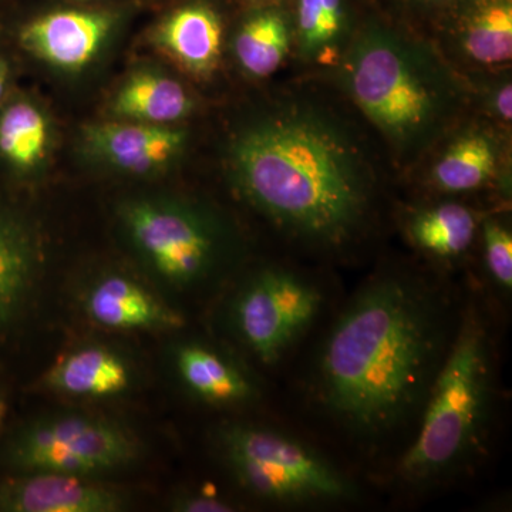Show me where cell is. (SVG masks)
<instances>
[{
    "label": "cell",
    "mask_w": 512,
    "mask_h": 512,
    "mask_svg": "<svg viewBox=\"0 0 512 512\" xmlns=\"http://www.w3.org/2000/svg\"><path fill=\"white\" fill-rule=\"evenodd\" d=\"M220 447L239 483L262 500L312 503L352 494V485L332 464L282 431L231 424L221 431Z\"/></svg>",
    "instance_id": "6"
},
{
    "label": "cell",
    "mask_w": 512,
    "mask_h": 512,
    "mask_svg": "<svg viewBox=\"0 0 512 512\" xmlns=\"http://www.w3.org/2000/svg\"><path fill=\"white\" fill-rule=\"evenodd\" d=\"M439 306L403 278H383L350 302L323 343L316 392L330 416L359 436L402 424L426 399L444 348Z\"/></svg>",
    "instance_id": "1"
},
{
    "label": "cell",
    "mask_w": 512,
    "mask_h": 512,
    "mask_svg": "<svg viewBox=\"0 0 512 512\" xmlns=\"http://www.w3.org/2000/svg\"><path fill=\"white\" fill-rule=\"evenodd\" d=\"M121 218L141 255L171 284H194L214 264V232L187 208L136 201L121 210Z\"/></svg>",
    "instance_id": "8"
},
{
    "label": "cell",
    "mask_w": 512,
    "mask_h": 512,
    "mask_svg": "<svg viewBox=\"0 0 512 512\" xmlns=\"http://www.w3.org/2000/svg\"><path fill=\"white\" fill-rule=\"evenodd\" d=\"M238 191L293 237L338 248L365 225L372 202L369 164L335 120L288 106L245 127L232 141Z\"/></svg>",
    "instance_id": "2"
},
{
    "label": "cell",
    "mask_w": 512,
    "mask_h": 512,
    "mask_svg": "<svg viewBox=\"0 0 512 512\" xmlns=\"http://www.w3.org/2000/svg\"><path fill=\"white\" fill-rule=\"evenodd\" d=\"M140 443L116 421L60 414L0 431V473L52 471L93 477L140 457Z\"/></svg>",
    "instance_id": "5"
},
{
    "label": "cell",
    "mask_w": 512,
    "mask_h": 512,
    "mask_svg": "<svg viewBox=\"0 0 512 512\" xmlns=\"http://www.w3.org/2000/svg\"><path fill=\"white\" fill-rule=\"evenodd\" d=\"M133 367L116 350L89 345L57 360L43 376L47 389L82 399H110L133 386Z\"/></svg>",
    "instance_id": "14"
},
{
    "label": "cell",
    "mask_w": 512,
    "mask_h": 512,
    "mask_svg": "<svg viewBox=\"0 0 512 512\" xmlns=\"http://www.w3.org/2000/svg\"><path fill=\"white\" fill-rule=\"evenodd\" d=\"M173 510L181 512H229L235 511V505L212 491H192L178 495Z\"/></svg>",
    "instance_id": "25"
},
{
    "label": "cell",
    "mask_w": 512,
    "mask_h": 512,
    "mask_svg": "<svg viewBox=\"0 0 512 512\" xmlns=\"http://www.w3.org/2000/svg\"><path fill=\"white\" fill-rule=\"evenodd\" d=\"M342 0H298V35L306 56L328 52L342 36Z\"/></svg>",
    "instance_id": "23"
},
{
    "label": "cell",
    "mask_w": 512,
    "mask_h": 512,
    "mask_svg": "<svg viewBox=\"0 0 512 512\" xmlns=\"http://www.w3.org/2000/svg\"><path fill=\"white\" fill-rule=\"evenodd\" d=\"M461 46L471 60L484 66L510 62L511 0H474L461 28Z\"/></svg>",
    "instance_id": "18"
},
{
    "label": "cell",
    "mask_w": 512,
    "mask_h": 512,
    "mask_svg": "<svg viewBox=\"0 0 512 512\" xmlns=\"http://www.w3.org/2000/svg\"><path fill=\"white\" fill-rule=\"evenodd\" d=\"M477 218L467 207L454 202L437 205L414 215L409 234L417 247L440 258L464 254L473 244Z\"/></svg>",
    "instance_id": "19"
},
{
    "label": "cell",
    "mask_w": 512,
    "mask_h": 512,
    "mask_svg": "<svg viewBox=\"0 0 512 512\" xmlns=\"http://www.w3.org/2000/svg\"><path fill=\"white\" fill-rule=\"evenodd\" d=\"M342 83L356 106L402 156L419 154L453 119V77L426 46L369 26L343 59Z\"/></svg>",
    "instance_id": "3"
},
{
    "label": "cell",
    "mask_w": 512,
    "mask_h": 512,
    "mask_svg": "<svg viewBox=\"0 0 512 512\" xmlns=\"http://www.w3.org/2000/svg\"><path fill=\"white\" fill-rule=\"evenodd\" d=\"M111 26L113 20L106 13L62 10L33 20L22 30L20 40L46 63L77 72L99 53Z\"/></svg>",
    "instance_id": "11"
},
{
    "label": "cell",
    "mask_w": 512,
    "mask_h": 512,
    "mask_svg": "<svg viewBox=\"0 0 512 512\" xmlns=\"http://www.w3.org/2000/svg\"><path fill=\"white\" fill-rule=\"evenodd\" d=\"M37 276V252L29 229L0 208V346L25 319Z\"/></svg>",
    "instance_id": "13"
},
{
    "label": "cell",
    "mask_w": 512,
    "mask_h": 512,
    "mask_svg": "<svg viewBox=\"0 0 512 512\" xmlns=\"http://www.w3.org/2000/svg\"><path fill=\"white\" fill-rule=\"evenodd\" d=\"M495 110L505 121L512 119V87L511 84H505L497 93V99L494 101Z\"/></svg>",
    "instance_id": "26"
},
{
    "label": "cell",
    "mask_w": 512,
    "mask_h": 512,
    "mask_svg": "<svg viewBox=\"0 0 512 512\" xmlns=\"http://www.w3.org/2000/svg\"><path fill=\"white\" fill-rule=\"evenodd\" d=\"M49 140V121L35 104L15 101L0 113V157L16 170L36 168Z\"/></svg>",
    "instance_id": "20"
},
{
    "label": "cell",
    "mask_w": 512,
    "mask_h": 512,
    "mask_svg": "<svg viewBox=\"0 0 512 512\" xmlns=\"http://www.w3.org/2000/svg\"><path fill=\"white\" fill-rule=\"evenodd\" d=\"M84 311L101 328L168 332L183 328L180 312L161 301L146 286L120 274L103 276L84 296Z\"/></svg>",
    "instance_id": "12"
},
{
    "label": "cell",
    "mask_w": 512,
    "mask_h": 512,
    "mask_svg": "<svg viewBox=\"0 0 512 512\" xmlns=\"http://www.w3.org/2000/svg\"><path fill=\"white\" fill-rule=\"evenodd\" d=\"M10 410L9 403V393L8 389H6L5 384L0 380V430L5 426L6 421H8Z\"/></svg>",
    "instance_id": "27"
},
{
    "label": "cell",
    "mask_w": 512,
    "mask_h": 512,
    "mask_svg": "<svg viewBox=\"0 0 512 512\" xmlns=\"http://www.w3.org/2000/svg\"><path fill=\"white\" fill-rule=\"evenodd\" d=\"M288 23L276 10L251 16L235 37V55L242 69L254 77L271 76L289 52Z\"/></svg>",
    "instance_id": "21"
},
{
    "label": "cell",
    "mask_w": 512,
    "mask_h": 512,
    "mask_svg": "<svg viewBox=\"0 0 512 512\" xmlns=\"http://www.w3.org/2000/svg\"><path fill=\"white\" fill-rule=\"evenodd\" d=\"M157 46L195 76H207L221 55L222 25L214 10L185 6L164 20L154 36Z\"/></svg>",
    "instance_id": "16"
},
{
    "label": "cell",
    "mask_w": 512,
    "mask_h": 512,
    "mask_svg": "<svg viewBox=\"0 0 512 512\" xmlns=\"http://www.w3.org/2000/svg\"><path fill=\"white\" fill-rule=\"evenodd\" d=\"M127 505L126 493L92 477L0 473V512H120Z\"/></svg>",
    "instance_id": "9"
},
{
    "label": "cell",
    "mask_w": 512,
    "mask_h": 512,
    "mask_svg": "<svg viewBox=\"0 0 512 512\" xmlns=\"http://www.w3.org/2000/svg\"><path fill=\"white\" fill-rule=\"evenodd\" d=\"M6 82H8V66H6L5 60L0 59V97L5 92Z\"/></svg>",
    "instance_id": "28"
},
{
    "label": "cell",
    "mask_w": 512,
    "mask_h": 512,
    "mask_svg": "<svg viewBox=\"0 0 512 512\" xmlns=\"http://www.w3.org/2000/svg\"><path fill=\"white\" fill-rule=\"evenodd\" d=\"M497 153L490 137L467 133L458 137L433 168L434 184L447 192L476 190L490 180Z\"/></svg>",
    "instance_id": "22"
},
{
    "label": "cell",
    "mask_w": 512,
    "mask_h": 512,
    "mask_svg": "<svg viewBox=\"0 0 512 512\" xmlns=\"http://www.w3.org/2000/svg\"><path fill=\"white\" fill-rule=\"evenodd\" d=\"M320 306L322 295L311 282L282 269H265L238 293L232 316L242 342L271 365L312 325Z\"/></svg>",
    "instance_id": "7"
},
{
    "label": "cell",
    "mask_w": 512,
    "mask_h": 512,
    "mask_svg": "<svg viewBox=\"0 0 512 512\" xmlns=\"http://www.w3.org/2000/svg\"><path fill=\"white\" fill-rule=\"evenodd\" d=\"M194 103L177 80L153 72L133 74L120 87L111 111L121 120L170 126L185 119Z\"/></svg>",
    "instance_id": "17"
},
{
    "label": "cell",
    "mask_w": 512,
    "mask_h": 512,
    "mask_svg": "<svg viewBox=\"0 0 512 512\" xmlns=\"http://www.w3.org/2000/svg\"><path fill=\"white\" fill-rule=\"evenodd\" d=\"M83 136L94 156L117 170L136 175L163 170L185 144L184 131L126 120L92 124L83 128Z\"/></svg>",
    "instance_id": "10"
},
{
    "label": "cell",
    "mask_w": 512,
    "mask_h": 512,
    "mask_svg": "<svg viewBox=\"0 0 512 512\" xmlns=\"http://www.w3.org/2000/svg\"><path fill=\"white\" fill-rule=\"evenodd\" d=\"M493 387V352L484 320L471 309L426 394L419 431L400 461L406 480H436L460 467L483 434Z\"/></svg>",
    "instance_id": "4"
},
{
    "label": "cell",
    "mask_w": 512,
    "mask_h": 512,
    "mask_svg": "<svg viewBox=\"0 0 512 512\" xmlns=\"http://www.w3.org/2000/svg\"><path fill=\"white\" fill-rule=\"evenodd\" d=\"M485 264L491 278L500 288L512 289V235L498 221H487L484 225Z\"/></svg>",
    "instance_id": "24"
},
{
    "label": "cell",
    "mask_w": 512,
    "mask_h": 512,
    "mask_svg": "<svg viewBox=\"0 0 512 512\" xmlns=\"http://www.w3.org/2000/svg\"><path fill=\"white\" fill-rule=\"evenodd\" d=\"M174 363L181 382L201 402L235 406L256 396L254 380L210 346L184 343L175 350Z\"/></svg>",
    "instance_id": "15"
},
{
    "label": "cell",
    "mask_w": 512,
    "mask_h": 512,
    "mask_svg": "<svg viewBox=\"0 0 512 512\" xmlns=\"http://www.w3.org/2000/svg\"><path fill=\"white\" fill-rule=\"evenodd\" d=\"M436 2H440V0H436Z\"/></svg>",
    "instance_id": "29"
}]
</instances>
